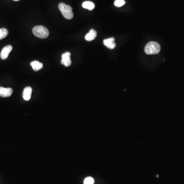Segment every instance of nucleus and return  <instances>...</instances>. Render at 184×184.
Masks as SVG:
<instances>
[{
  "mask_svg": "<svg viewBox=\"0 0 184 184\" xmlns=\"http://www.w3.org/2000/svg\"><path fill=\"white\" fill-rule=\"evenodd\" d=\"M82 6H83V8L87 9L89 10H92L94 9L95 7V5L94 4V3L90 2V1H86V2H83L82 4Z\"/></svg>",
  "mask_w": 184,
  "mask_h": 184,
  "instance_id": "9b49d317",
  "label": "nucleus"
},
{
  "mask_svg": "<svg viewBox=\"0 0 184 184\" xmlns=\"http://www.w3.org/2000/svg\"><path fill=\"white\" fill-rule=\"evenodd\" d=\"M97 37V32L94 29H91L89 33L85 36L86 41H90L94 40Z\"/></svg>",
  "mask_w": 184,
  "mask_h": 184,
  "instance_id": "1a4fd4ad",
  "label": "nucleus"
},
{
  "mask_svg": "<svg viewBox=\"0 0 184 184\" xmlns=\"http://www.w3.org/2000/svg\"><path fill=\"white\" fill-rule=\"evenodd\" d=\"M13 1H19V0H13Z\"/></svg>",
  "mask_w": 184,
  "mask_h": 184,
  "instance_id": "2eb2a0df",
  "label": "nucleus"
},
{
  "mask_svg": "<svg viewBox=\"0 0 184 184\" xmlns=\"http://www.w3.org/2000/svg\"><path fill=\"white\" fill-rule=\"evenodd\" d=\"M160 50V45L154 41L149 42L145 47V52L149 55L158 54Z\"/></svg>",
  "mask_w": 184,
  "mask_h": 184,
  "instance_id": "7ed1b4c3",
  "label": "nucleus"
},
{
  "mask_svg": "<svg viewBox=\"0 0 184 184\" xmlns=\"http://www.w3.org/2000/svg\"><path fill=\"white\" fill-rule=\"evenodd\" d=\"M32 32L35 37L41 38H46L49 35L48 29L43 26H37L34 27Z\"/></svg>",
  "mask_w": 184,
  "mask_h": 184,
  "instance_id": "f03ea898",
  "label": "nucleus"
},
{
  "mask_svg": "<svg viewBox=\"0 0 184 184\" xmlns=\"http://www.w3.org/2000/svg\"><path fill=\"white\" fill-rule=\"evenodd\" d=\"M58 8L61 11L64 18L67 19H71L74 17L72 8L69 5H67L63 3L59 4Z\"/></svg>",
  "mask_w": 184,
  "mask_h": 184,
  "instance_id": "f257e3e1",
  "label": "nucleus"
},
{
  "mask_svg": "<svg viewBox=\"0 0 184 184\" xmlns=\"http://www.w3.org/2000/svg\"><path fill=\"white\" fill-rule=\"evenodd\" d=\"M12 89L11 88H5L0 87V96L2 97H8L12 95Z\"/></svg>",
  "mask_w": 184,
  "mask_h": 184,
  "instance_id": "0eeeda50",
  "label": "nucleus"
},
{
  "mask_svg": "<svg viewBox=\"0 0 184 184\" xmlns=\"http://www.w3.org/2000/svg\"><path fill=\"white\" fill-rule=\"evenodd\" d=\"M125 3L126 2L124 0H116L114 2V5L117 7H120L123 6Z\"/></svg>",
  "mask_w": 184,
  "mask_h": 184,
  "instance_id": "ddd939ff",
  "label": "nucleus"
},
{
  "mask_svg": "<svg viewBox=\"0 0 184 184\" xmlns=\"http://www.w3.org/2000/svg\"><path fill=\"white\" fill-rule=\"evenodd\" d=\"M30 65L35 71H38L43 68V64L41 62H39L37 60H35L31 62Z\"/></svg>",
  "mask_w": 184,
  "mask_h": 184,
  "instance_id": "9d476101",
  "label": "nucleus"
},
{
  "mask_svg": "<svg viewBox=\"0 0 184 184\" xmlns=\"http://www.w3.org/2000/svg\"><path fill=\"white\" fill-rule=\"evenodd\" d=\"M12 47L11 45H8V46L5 47L2 49L1 53V55H0L1 58L3 60L6 59L8 58L10 53L12 51Z\"/></svg>",
  "mask_w": 184,
  "mask_h": 184,
  "instance_id": "39448f33",
  "label": "nucleus"
},
{
  "mask_svg": "<svg viewBox=\"0 0 184 184\" xmlns=\"http://www.w3.org/2000/svg\"><path fill=\"white\" fill-rule=\"evenodd\" d=\"M103 44L105 47L110 49H113L116 47V43L114 37L105 39L103 41Z\"/></svg>",
  "mask_w": 184,
  "mask_h": 184,
  "instance_id": "423d86ee",
  "label": "nucleus"
},
{
  "mask_svg": "<svg viewBox=\"0 0 184 184\" xmlns=\"http://www.w3.org/2000/svg\"><path fill=\"white\" fill-rule=\"evenodd\" d=\"M84 184H94V179L92 177H87L84 180Z\"/></svg>",
  "mask_w": 184,
  "mask_h": 184,
  "instance_id": "4468645a",
  "label": "nucleus"
},
{
  "mask_svg": "<svg viewBox=\"0 0 184 184\" xmlns=\"http://www.w3.org/2000/svg\"><path fill=\"white\" fill-rule=\"evenodd\" d=\"M62 59L61 61V64L64 65L65 67H70L72 63L70 52H67L62 54Z\"/></svg>",
  "mask_w": 184,
  "mask_h": 184,
  "instance_id": "20e7f679",
  "label": "nucleus"
},
{
  "mask_svg": "<svg viewBox=\"0 0 184 184\" xmlns=\"http://www.w3.org/2000/svg\"><path fill=\"white\" fill-rule=\"evenodd\" d=\"M8 31L6 28L0 29V40L5 38L8 35Z\"/></svg>",
  "mask_w": 184,
  "mask_h": 184,
  "instance_id": "f8f14e48",
  "label": "nucleus"
},
{
  "mask_svg": "<svg viewBox=\"0 0 184 184\" xmlns=\"http://www.w3.org/2000/svg\"><path fill=\"white\" fill-rule=\"evenodd\" d=\"M32 89L30 87H27L24 89L23 93V97L26 101H29L31 97Z\"/></svg>",
  "mask_w": 184,
  "mask_h": 184,
  "instance_id": "6e6552de",
  "label": "nucleus"
}]
</instances>
